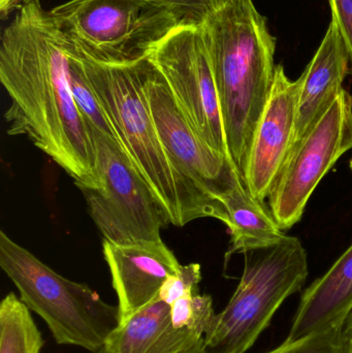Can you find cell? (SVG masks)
<instances>
[{
  "instance_id": "cell-1",
  "label": "cell",
  "mask_w": 352,
  "mask_h": 353,
  "mask_svg": "<svg viewBox=\"0 0 352 353\" xmlns=\"http://www.w3.org/2000/svg\"><path fill=\"white\" fill-rule=\"evenodd\" d=\"M0 81L12 136H26L80 189L101 186L96 148L70 84L66 39L41 0H27L4 29Z\"/></svg>"
},
{
  "instance_id": "cell-2",
  "label": "cell",
  "mask_w": 352,
  "mask_h": 353,
  "mask_svg": "<svg viewBox=\"0 0 352 353\" xmlns=\"http://www.w3.org/2000/svg\"><path fill=\"white\" fill-rule=\"evenodd\" d=\"M80 60L117 142L154 193L169 223L184 226L212 217L227 224L225 205L178 172L163 147L145 89L148 59L127 64Z\"/></svg>"
},
{
  "instance_id": "cell-3",
  "label": "cell",
  "mask_w": 352,
  "mask_h": 353,
  "mask_svg": "<svg viewBox=\"0 0 352 353\" xmlns=\"http://www.w3.org/2000/svg\"><path fill=\"white\" fill-rule=\"evenodd\" d=\"M229 157L242 180L274 83L276 39L252 0H229L202 25Z\"/></svg>"
},
{
  "instance_id": "cell-4",
  "label": "cell",
  "mask_w": 352,
  "mask_h": 353,
  "mask_svg": "<svg viewBox=\"0 0 352 353\" xmlns=\"http://www.w3.org/2000/svg\"><path fill=\"white\" fill-rule=\"evenodd\" d=\"M0 267L23 304L45 321L59 345L96 352L119 327V307L107 304L87 284L56 273L4 232H0Z\"/></svg>"
},
{
  "instance_id": "cell-5",
  "label": "cell",
  "mask_w": 352,
  "mask_h": 353,
  "mask_svg": "<svg viewBox=\"0 0 352 353\" xmlns=\"http://www.w3.org/2000/svg\"><path fill=\"white\" fill-rule=\"evenodd\" d=\"M243 274L225 308L215 315L203 353H246L271 325L283 303L301 292L309 275L299 239L244 253Z\"/></svg>"
},
{
  "instance_id": "cell-6",
  "label": "cell",
  "mask_w": 352,
  "mask_h": 353,
  "mask_svg": "<svg viewBox=\"0 0 352 353\" xmlns=\"http://www.w3.org/2000/svg\"><path fill=\"white\" fill-rule=\"evenodd\" d=\"M66 39V52L103 64L146 59L179 27L152 0H70L51 10Z\"/></svg>"
},
{
  "instance_id": "cell-7",
  "label": "cell",
  "mask_w": 352,
  "mask_h": 353,
  "mask_svg": "<svg viewBox=\"0 0 352 353\" xmlns=\"http://www.w3.org/2000/svg\"><path fill=\"white\" fill-rule=\"evenodd\" d=\"M89 128L101 186L81 191L103 240L121 245L161 242V228L169 222L154 193L119 143Z\"/></svg>"
},
{
  "instance_id": "cell-8",
  "label": "cell",
  "mask_w": 352,
  "mask_h": 353,
  "mask_svg": "<svg viewBox=\"0 0 352 353\" xmlns=\"http://www.w3.org/2000/svg\"><path fill=\"white\" fill-rule=\"evenodd\" d=\"M352 149V97L338 95L326 113L295 143L269 197L270 211L281 230H291L322 179Z\"/></svg>"
},
{
  "instance_id": "cell-9",
  "label": "cell",
  "mask_w": 352,
  "mask_h": 353,
  "mask_svg": "<svg viewBox=\"0 0 352 353\" xmlns=\"http://www.w3.org/2000/svg\"><path fill=\"white\" fill-rule=\"evenodd\" d=\"M148 59L163 74L194 132L211 148L231 159L202 26L174 29Z\"/></svg>"
},
{
  "instance_id": "cell-10",
  "label": "cell",
  "mask_w": 352,
  "mask_h": 353,
  "mask_svg": "<svg viewBox=\"0 0 352 353\" xmlns=\"http://www.w3.org/2000/svg\"><path fill=\"white\" fill-rule=\"evenodd\" d=\"M145 89L159 138L178 172L219 201L244 183L233 161L211 148L194 132L163 74L149 59Z\"/></svg>"
},
{
  "instance_id": "cell-11",
  "label": "cell",
  "mask_w": 352,
  "mask_h": 353,
  "mask_svg": "<svg viewBox=\"0 0 352 353\" xmlns=\"http://www.w3.org/2000/svg\"><path fill=\"white\" fill-rule=\"evenodd\" d=\"M301 79L293 81L281 64L254 132L243 182L260 201L270 197L295 143Z\"/></svg>"
},
{
  "instance_id": "cell-12",
  "label": "cell",
  "mask_w": 352,
  "mask_h": 353,
  "mask_svg": "<svg viewBox=\"0 0 352 353\" xmlns=\"http://www.w3.org/2000/svg\"><path fill=\"white\" fill-rule=\"evenodd\" d=\"M103 250L118 296L120 325L156 300L165 281L181 269L163 241L121 245L103 240Z\"/></svg>"
},
{
  "instance_id": "cell-13",
  "label": "cell",
  "mask_w": 352,
  "mask_h": 353,
  "mask_svg": "<svg viewBox=\"0 0 352 353\" xmlns=\"http://www.w3.org/2000/svg\"><path fill=\"white\" fill-rule=\"evenodd\" d=\"M349 68L346 46L338 26L331 21L315 55L300 76L295 143L305 136L344 90L343 83Z\"/></svg>"
},
{
  "instance_id": "cell-14",
  "label": "cell",
  "mask_w": 352,
  "mask_h": 353,
  "mask_svg": "<svg viewBox=\"0 0 352 353\" xmlns=\"http://www.w3.org/2000/svg\"><path fill=\"white\" fill-rule=\"evenodd\" d=\"M352 311V244L302 294L285 342L318 332L343 331Z\"/></svg>"
},
{
  "instance_id": "cell-15",
  "label": "cell",
  "mask_w": 352,
  "mask_h": 353,
  "mask_svg": "<svg viewBox=\"0 0 352 353\" xmlns=\"http://www.w3.org/2000/svg\"><path fill=\"white\" fill-rule=\"evenodd\" d=\"M227 213L231 248L227 259L237 253L266 248L278 243L284 232L264 201L254 199L242 183L221 199Z\"/></svg>"
},
{
  "instance_id": "cell-16",
  "label": "cell",
  "mask_w": 352,
  "mask_h": 353,
  "mask_svg": "<svg viewBox=\"0 0 352 353\" xmlns=\"http://www.w3.org/2000/svg\"><path fill=\"white\" fill-rule=\"evenodd\" d=\"M171 323V305L157 298L132 315L110 336V353H146Z\"/></svg>"
},
{
  "instance_id": "cell-17",
  "label": "cell",
  "mask_w": 352,
  "mask_h": 353,
  "mask_svg": "<svg viewBox=\"0 0 352 353\" xmlns=\"http://www.w3.org/2000/svg\"><path fill=\"white\" fill-rule=\"evenodd\" d=\"M31 311L10 292L0 303V353H41L43 336Z\"/></svg>"
},
{
  "instance_id": "cell-18",
  "label": "cell",
  "mask_w": 352,
  "mask_h": 353,
  "mask_svg": "<svg viewBox=\"0 0 352 353\" xmlns=\"http://www.w3.org/2000/svg\"><path fill=\"white\" fill-rule=\"evenodd\" d=\"M66 53H68V68H70V89L79 111L82 114L83 118L88 125L92 126L105 136L117 141L113 128L103 108L99 105L94 91L91 88L80 58L68 52Z\"/></svg>"
},
{
  "instance_id": "cell-19",
  "label": "cell",
  "mask_w": 352,
  "mask_h": 353,
  "mask_svg": "<svg viewBox=\"0 0 352 353\" xmlns=\"http://www.w3.org/2000/svg\"><path fill=\"white\" fill-rule=\"evenodd\" d=\"M215 315L211 296L198 292L187 294L171 305V323L174 327L196 330L204 334L205 337Z\"/></svg>"
},
{
  "instance_id": "cell-20",
  "label": "cell",
  "mask_w": 352,
  "mask_h": 353,
  "mask_svg": "<svg viewBox=\"0 0 352 353\" xmlns=\"http://www.w3.org/2000/svg\"><path fill=\"white\" fill-rule=\"evenodd\" d=\"M267 353H349V338L343 331L318 332L296 341H284Z\"/></svg>"
},
{
  "instance_id": "cell-21",
  "label": "cell",
  "mask_w": 352,
  "mask_h": 353,
  "mask_svg": "<svg viewBox=\"0 0 352 353\" xmlns=\"http://www.w3.org/2000/svg\"><path fill=\"white\" fill-rule=\"evenodd\" d=\"M167 8L179 26H202L205 21L229 0H152Z\"/></svg>"
},
{
  "instance_id": "cell-22",
  "label": "cell",
  "mask_w": 352,
  "mask_h": 353,
  "mask_svg": "<svg viewBox=\"0 0 352 353\" xmlns=\"http://www.w3.org/2000/svg\"><path fill=\"white\" fill-rule=\"evenodd\" d=\"M205 335L188 327H174L172 323L146 353H203Z\"/></svg>"
},
{
  "instance_id": "cell-23",
  "label": "cell",
  "mask_w": 352,
  "mask_h": 353,
  "mask_svg": "<svg viewBox=\"0 0 352 353\" xmlns=\"http://www.w3.org/2000/svg\"><path fill=\"white\" fill-rule=\"evenodd\" d=\"M202 281V270L198 263L181 265L179 273L165 281L159 292L158 298L169 305L187 294L198 292V284Z\"/></svg>"
},
{
  "instance_id": "cell-24",
  "label": "cell",
  "mask_w": 352,
  "mask_h": 353,
  "mask_svg": "<svg viewBox=\"0 0 352 353\" xmlns=\"http://www.w3.org/2000/svg\"><path fill=\"white\" fill-rule=\"evenodd\" d=\"M332 22L338 26L351 59L349 74L352 76V0H329Z\"/></svg>"
},
{
  "instance_id": "cell-25",
  "label": "cell",
  "mask_w": 352,
  "mask_h": 353,
  "mask_svg": "<svg viewBox=\"0 0 352 353\" xmlns=\"http://www.w3.org/2000/svg\"><path fill=\"white\" fill-rule=\"evenodd\" d=\"M27 0H0V14L6 19L8 14L18 10Z\"/></svg>"
},
{
  "instance_id": "cell-26",
  "label": "cell",
  "mask_w": 352,
  "mask_h": 353,
  "mask_svg": "<svg viewBox=\"0 0 352 353\" xmlns=\"http://www.w3.org/2000/svg\"><path fill=\"white\" fill-rule=\"evenodd\" d=\"M343 332H344V335L346 336L349 339L352 338V311L351 315L349 316V319H347L346 323H345Z\"/></svg>"
},
{
  "instance_id": "cell-27",
  "label": "cell",
  "mask_w": 352,
  "mask_h": 353,
  "mask_svg": "<svg viewBox=\"0 0 352 353\" xmlns=\"http://www.w3.org/2000/svg\"><path fill=\"white\" fill-rule=\"evenodd\" d=\"M349 353H352V338L349 339Z\"/></svg>"
},
{
  "instance_id": "cell-28",
  "label": "cell",
  "mask_w": 352,
  "mask_h": 353,
  "mask_svg": "<svg viewBox=\"0 0 352 353\" xmlns=\"http://www.w3.org/2000/svg\"><path fill=\"white\" fill-rule=\"evenodd\" d=\"M93 353H110V352H107V348L103 347V348H101V350H99V352H93Z\"/></svg>"
},
{
  "instance_id": "cell-29",
  "label": "cell",
  "mask_w": 352,
  "mask_h": 353,
  "mask_svg": "<svg viewBox=\"0 0 352 353\" xmlns=\"http://www.w3.org/2000/svg\"><path fill=\"white\" fill-rule=\"evenodd\" d=\"M351 165V171H352V159H351V165Z\"/></svg>"
}]
</instances>
